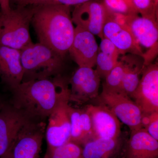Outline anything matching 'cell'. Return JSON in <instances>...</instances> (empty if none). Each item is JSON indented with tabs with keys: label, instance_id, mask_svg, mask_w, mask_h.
Instances as JSON below:
<instances>
[{
	"label": "cell",
	"instance_id": "cell-1",
	"mask_svg": "<svg viewBox=\"0 0 158 158\" xmlns=\"http://www.w3.org/2000/svg\"><path fill=\"white\" fill-rule=\"evenodd\" d=\"M11 91V105L33 120L44 121L61 102L69 100V88L61 77L22 82Z\"/></svg>",
	"mask_w": 158,
	"mask_h": 158
},
{
	"label": "cell",
	"instance_id": "cell-2",
	"mask_svg": "<svg viewBox=\"0 0 158 158\" xmlns=\"http://www.w3.org/2000/svg\"><path fill=\"white\" fill-rule=\"evenodd\" d=\"M32 24L39 42L65 57L75 34L70 6L61 5L35 6Z\"/></svg>",
	"mask_w": 158,
	"mask_h": 158
},
{
	"label": "cell",
	"instance_id": "cell-3",
	"mask_svg": "<svg viewBox=\"0 0 158 158\" xmlns=\"http://www.w3.org/2000/svg\"><path fill=\"white\" fill-rule=\"evenodd\" d=\"M64 58L40 43H33L21 51L22 82L58 76L64 66Z\"/></svg>",
	"mask_w": 158,
	"mask_h": 158
},
{
	"label": "cell",
	"instance_id": "cell-4",
	"mask_svg": "<svg viewBox=\"0 0 158 158\" xmlns=\"http://www.w3.org/2000/svg\"><path fill=\"white\" fill-rule=\"evenodd\" d=\"M36 6H16L0 11V45L21 51L33 43L30 27Z\"/></svg>",
	"mask_w": 158,
	"mask_h": 158
},
{
	"label": "cell",
	"instance_id": "cell-5",
	"mask_svg": "<svg viewBox=\"0 0 158 158\" xmlns=\"http://www.w3.org/2000/svg\"><path fill=\"white\" fill-rule=\"evenodd\" d=\"M98 98L99 104L111 110L119 121L128 127L131 131L142 128V112L127 94L103 87Z\"/></svg>",
	"mask_w": 158,
	"mask_h": 158
},
{
	"label": "cell",
	"instance_id": "cell-6",
	"mask_svg": "<svg viewBox=\"0 0 158 158\" xmlns=\"http://www.w3.org/2000/svg\"><path fill=\"white\" fill-rule=\"evenodd\" d=\"M46 124L31 119L15 137L10 152L12 158H38L41 151Z\"/></svg>",
	"mask_w": 158,
	"mask_h": 158
},
{
	"label": "cell",
	"instance_id": "cell-7",
	"mask_svg": "<svg viewBox=\"0 0 158 158\" xmlns=\"http://www.w3.org/2000/svg\"><path fill=\"white\" fill-rule=\"evenodd\" d=\"M137 88L131 98L139 107L142 116L158 112V65L144 67Z\"/></svg>",
	"mask_w": 158,
	"mask_h": 158
},
{
	"label": "cell",
	"instance_id": "cell-8",
	"mask_svg": "<svg viewBox=\"0 0 158 158\" xmlns=\"http://www.w3.org/2000/svg\"><path fill=\"white\" fill-rule=\"evenodd\" d=\"M101 78L96 70L79 67L69 80V102L83 104L98 96Z\"/></svg>",
	"mask_w": 158,
	"mask_h": 158
},
{
	"label": "cell",
	"instance_id": "cell-9",
	"mask_svg": "<svg viewBox=\"0 0 158 158\" xmlns=\"http://www.w3.org/2000/svg\"><path fill=\"white\" fill-rule=\"evenodd\" d=\"M72 19L76 27L103 38L102 30L106 18V10L102 2L91 0L75 6Z\"/></svg>",
	"mask_w": 158,
	"mask_h": 158
},
{
	"label": "cell",
	"instance_id": "cell-10",
	"mask_svg": "<svg viewBox=\"0 0 158 158\" xmlns=\"http://www.w3.org/2000/svg\"><path fill=\"white\" fill-rule=\"evenodd\" d=\"M125 22L139 46L148 49L144 54L148 56L156 57L158 54V19L135 15H127Z\"/></svg>",
	"mask_w": 158,
	"mask_h": 158
},
{
	"label": "cell",
	"instance_id": "cell-11",
	"mask_svg": "<svg viewBox=\"0 0 158 158\" xmlns=\"http://www.w3.org/2000/svg\"><path fill=\"white\" fill-rule=\"evenodd\" d=\"M69 100L61 102L48 116L45 136L48 149L59 147L70 141L71 124L67 110Z\"/></svg>",
	"mask_w": 158,
	"mask_h": 158
},
{
	"label": "cell",
	"instance_id": "cell-12",
	"mask_svg": "<svg viewBox=\"0 0 158 158\" xmlns=\"http://www.w3.org/2000/svg\"><path fill=\"white\" fill-rule=\"evenodd\" d=\"M31 119L12 105L5 103L0 111V158L11 149L18 133Z\"/></svg>",
	"mask_w": 158,
	"mask_h": 158
},
{
	"label": "cell",
	"instance_id": "cell-13",
	"mask_svg": "<svg viewBox=\"0 0 158 158\" xmlns=\"http://www.w3.org/2000/svg\"><path fill=\"white\" fill-rule=\"evenodd\" d=\"M85 109L90 116L95 138L118 139L120 121L111 110L100 104L88 105Z\"/></svg>",
	"mask_w": 158,
	"mask_h": 158
},
{
	"label": "cell",
	"instance_id": "cell-14",
	"mask_svg": "<svg viewBox=\"0 0 158 158\" xmlns=\"http://www.w3.org/2000/svg\"><path fill=\"white\" fill-rule=\"evenodd\" d=\"M98 52V46L94 35L76 27L73 41L68 53L79 67L93 68Z\"/></svg>",
	"mask_w": 158,
	"mask_h": 158
},
{
	"label": "cell",
	"instance_id": "cell-15",
	"mask_svg": "<svg viewBox=\"0 0 158 158\" xmlns=\"http://www.w3.org/2000/svg\"><path fill=\"white\" fill-rule=\"evenodd\" d=\"M103 37L109 39L120 51L121 55L134 54L142 57L143 52L127 26L116 23L107 14L102 30Z\"/></svg>",
	"mask_w": 158,
	"mask_h": 158
},
{
	"label": "cell",
	"instance_id": "cell-16",
	"mask_svg": "<svg viewBox=\"0 0 158 158\" xmlns=\"http://www.w3.org/2000/svg\"><path fill=\"white\" fill-rule=\"evenodd\" d=\"M23 70L21 51L0 45V77L11 90L22 83Z\"/></svg>",
	"mask_w": 158,
	"mask_h": 158
},
{
	"label": "cell",
	"instance_id": "cell-17",
	"mask_svg": "<svg viewBox=\"0 0 158 158\" xmlns=\"http://www.w3.org/2000/svg\"><path fill=\"white\" fill-rule=\"evenodd\" d=\"M158 141L144 129L131 131L123 158H158Z\"/></svg>",
	"mask_w": 158,
	"mask_h": 158
},
{
	"label": "cell",
	"instance_id": "cell-18",
	"mask_svg": "<svg viewBox=\"0 0 158 158\" xmlns=\"http://www.w3.org/2000/svg\"><path fill=\"white\" fill-rule=\"evenodd\" d=\"M67 110L71 124L70 141L83 146L94 139L91 120L85 109H78L69 104Z\"/></svg>",
	"mask_w": 158,
	"mask_h": 158
},
{
	"label": "cell",
	"instance_id": "cell-19",
	"mask_svg": "<svg viewBox=\"0 0 158 158\" xmlns=\"http://www.w3.org/2000/svg\"><path fill=\"white\" fill-rule=\"evenodd\" d=\"M123 56L126 68L122 82L121 90L131 97L138 87L141 79L140 75L144 69V59L142 57L134 54Z\"/></svg>",
	"mask_w": 158,
	"mask_h": 158
},
{
	"label": "cell",
	"instance_id": "cell-20",
	"mask_svg": "<svg viewBox=\"0 0 158 158\" xmlns=\"http://www.w3.org/2000/svg\"><path fill=\"white\" fill-rule=\"evenodd\" d=\"M118 139L96 138L83 145V158H110L118 147Z\"/></svg>",
	"mask_w": 158,
	"mask_h": 158
},
{
	"label": "cell",
	"instance_id": "cell-21",
	"mask_svg": "<svg viewBox=\"0 0 158 158\" xmlns=\"http://www.w3.org/2000/svg\"><path fill=\"white\" fill-rule=\"evenodd\" d=\"M121 56L119 57L116 66L105 78V81L103 84V87L108 90L122 92V82L126 68V64L123 56Z\"/></svg>",
	"mask_w": 158,
	"mask_h": 158
},
{
	"label": "cell",
	"instance_id": "cell-22",
	"mask_svg": "<svg viewBox=\"0 0 158 158\" xmlns=\"http://www.w3.org/2000/svg\"><path fill=\"white\" fill-rule=\"evenodd\" d=\"M46 153L48 158H83L81 146L72 141L55 148H48Z\"/></svg>",
	"mask_w": 158,
	"mask_h": 158
},
{
	"label": "cell",
	"instance_id": "cell-23",
	"mask_svg": "<svg viewBox=\"0 0 158 158\" xmlns=\"http://www.w3.org/2000/svg\"><path fill=\"white\" fill-rule=\"evenodd\" d=\"M102 2L106 9L110 12L124 15H138L132 0H102Z\"/></svg>",
	"mask_w": 158,
	"mask_h": 158
},
{
	"label": "cell",
	"instance_id": "cell-24",
	"mask_svg": "<svg viewBox=\"0 0 158 158\" xmlns=\"http://www.w3.org/2000/svg\"><path fill=\"white\" fill-rule=\"evenodd\" d=\"M118 59H115L98 51L96 59V70L101 78L105 79L116 66Z\"/></svg>",
	"mask_w": 158,
	"mask_h": 158
},
{
	"label": "cell",
	"instance_id": "cell-25",
	"mask_svg": "<svg viewBox=\"0 0 158 158\" xmlns=\"http://www.w3.org/2000/svg\"><path fill=\"white\" fill-rule=\"evenodd\" d=\"M136 11L142 17L158 19V5L152 0H132Z\"/></svg>",
	"mask_w": 158,
	"mask_h": 158
},
{
	"label": "cell",
	"instance_id": "cell-26",
	"mask_svg": "<svg viewBox=\"0 0 158 158\" xmlns=\"http://www.w3.org/2000/svg\"><path fill=\"white\" fill-rule=\"evenodd\" d=\"M142 128L158 141V112L142 116Z\"/></svg>",
	"mask_w": 158,
	"mask_h": 158
},
{
	"label": "cell",
	"instance_id": "cell-27",
	"mask_svg": "<svg viewBox=\"0 0 158 158\" xmlns=\"http://www.w3.org/2000/svg\"><path fill=\"white\" fill-rule=\"evenodd\" d=\"M91 0H34L29 6H37L44 5H61L76 6Z\"/></svg>",
	"mask_w": 158,
	"mask_h": 158
},
{
	"label": "cell",
	"instance_id": "cell-28",
	"mask_svg": "<svg viewBox=\"0 0 158 158\" xmlns=\"http://www.w3.org/2000/svg\"><path fill=\"white\" fill-rule=\"evenodd\" d=\"M98 51L116 59H119L120 56H121L120 51L116 46L105 37L102 39L101 42L98 47Z\"/></svg>",
	"mask_w": 158,
	"mask_h": 158
},
{
	"label": "cell",
	"instance_id": "cell-29",
	"mask_svg": "<svg viewBox=\"0 0 158 158\" xmlns=\"http://www.w3.org/2000/svg\"><path fill=\"white\" fill-rule=\"evenodd\" d=\"M0 11L2 12H7L10 11L11 8L9 0H0Z\"/></svg>",
	"mask_w": 158,
	"mask_h": 158
},
{
	"label": "cell",
	"instance_id": "cell-30",
	"mask_svg": "<svg viewBox=\"0 0 158 158\" xmlns=\"http://www.w3.org/2000/svg\"><path fill=\"white\" fill-rule=\"evenodd\" d=\"M33 1H34V0H20L16 6H29L30 3Z\"/></svg>",
	"mask_w": 158,
	"mask_h": 158
},
{
	"label": "cell",
	"instance_id": "cell-31",
	"mask_svg": "<svg viewBox=\"0 0 158 158\" xmlns=\"http://www.w3.org/2000/svg\"><path fill=\"white\" fill-rule=\"evenodd\" d=\"M0 158H11V153H10V150H9L8 152L6 153V154L4 155L2 157Z\"/></svg>",
	"mask_w": 158,
	"mask_h": 158
},
{
	"label": "cell",
	"instance_id": "cell-32",
	"mask_svg": "<svg viewBox=\"0 0 158 158\" xmlns=\"http://www.w3.org/2000/svg\"><path fill=\"white\" fill-rule=\"evenodd\" d=\"M20 0H9V2H10V6L11 5H15V6H17L18 3H19Z\"/></svg>",
	"mask_w": 158,
	"mask_h": 158
},
{
	"label": "cell",
	"instance_id": "cell-33",
	"mask_svg": "<svg viewBox=\"0 0 158 158\" xmlns=\"http://www.w3.org/2000/svg\"><path fill=\"white\" fill-rule=\"evenodd\" d=\"M5 103H6L3 101V100L2 99L1 96H0V111L2 110V108L3 106H4Z\"/></svg>",
	"mask_w": 158,
	"mask_h": 158
},
{
	"label": "cell",
	"instance_id": "cell-34",
	"mask_svg": "<svg viewBox=\"0 0 158 158\" xmlns=\"http://www.w3.org/2000/svg\"><path fill=\"white\" fill-rule=\"evenodd\" d=\"M152 1H153L156 4V5H158V0H152Z\"/></svg>",
	"mask_w": 158,
	"mask_h": 158
},
{
	"label": "cell",
	"instance_id": "cell-35",
	"mask_svg": "<svg viewBox=\"0 0 158 158\" xmlns=\"http://www.w3.org/2000/svg\"><path fill=\"white\" fill-rule=\"evenodd\" d=\"M44 158H48V154L47 153H46L45 156H44Z\"/></svg>",
	"mask_w": 158,
	"mask_h": 158
}]
</instances>
